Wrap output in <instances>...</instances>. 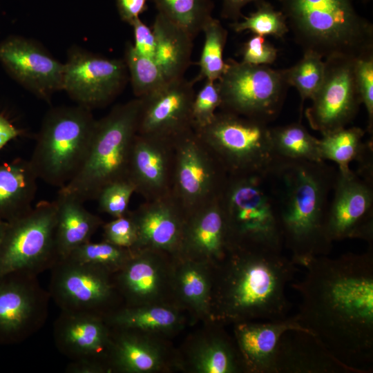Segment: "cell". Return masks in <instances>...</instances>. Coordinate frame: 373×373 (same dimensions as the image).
Segmentation results:
<instances>
[{"mask_svg":"<svg viewBox=\"0 0 373 373\" xmlns=\"http://www.w3.org/2000/svg\"><path fill=\"white\" fill-rule=\"evenodd\" d=\"M221 97L217 82L205 80L204 84L195 93L192 105L193 130L202 128L213 119L220 108Z\"/></svg>","mask_w":373,"mask_h":373,"instance_id":"cell-42","label":"cell"},{"mask_svg":"<svg viewBox=\"0 0 373 373\" xmlns=\"http://www.w3.org/2000/svg\"><path fill=\"white\" fill-rule=\"evenodd\" d=\"M95 122L91 110L77 104L47 112L29 160L38 180L61 189L76 175L87 155Z\"/></svg>","mask_w":373,"mask_h":373,"instance_id":"cell-6","label":"cell"},{"mask_svg":"<svg viewBox=\"0 0 373 373\" xmlns=\"http://www.w3.org/2000/svg\"><path fill=\"white\" fill-rule=\"evenodd\" d=\"M291 286L300 303L298 322L356 373L370 372L373 361V249L323 256L304 266Z\"/></svg>","mask_w":373,"mask_h":373,"instance_id":"cell-1","label":"cell"},{"mask_svg":"<svg viewBox=\"0 0 373 373\" xmlns=\"http://www.w3.org/2000/svg\"><path fill=\"white\" fill-rule=\"evenodd\" d=\"M133 252V249L119 247L105 240L89 241L76 248L66 258L98 266L114 274L126 265Z\"/></svg>","mask_w":373,"mask_h":373,"instance_id":"cell-39","label":"cell"},{"mask_svg":"<svg viewBox=\"0 0 373 373\" xmlns=\"http://www.w3.org/2000/svg\"><path fill=\"white\" fill-rule=\"evenodd\" d=\"M166 254L152 249L134 250L126 265L114 274L117 289L125 306L157 304L168 285L171 271L164 259Z\"/></svg>","mask_w":373,"mask_h":373,"instance_id":"cell-22","label":"cell"},{"mask_svg":"<svg viewBox=\"0 0 373 373\" xmlns=\"http://www.w3.org/2000/svg\"><path fill=\"white\" fill-rule=\"evenodd\" d=\"M6 221L3 220L0 218V242L1 241V239L3 238L6 227Z\"/></svg>","mask_w":373,"mask_h":373,"instance_id":"cell-51","label":"cell"},{"mask_svg":"<svg viewBox=\"0 0 373 373\" xmlns=\"http://www.w3.org/2000/svg\"><path fill=\"white\" fill-rule=\"evenodd\" d=\"M123 59L136 98L151 94L167 82L155 59L140 54L130 42L126 45Z\"/></svg>","mask_w":373,"mask_h":373,"instance_id":"cell-37","label":"cell"},{"mask_svg":"<svg viewBox=\"0 0 373 373\" xmlns=\"http://www.w3.org/2000/svg\"><path fill=\"white\" fill-rule=\"evenodd\" d=\"M289 31L304 51L326 59L373 51V26L352 0H278Z\"/></svg>","mask_w":373,"mask_h":373,"instance_id":"cell-4","label":"cell"},{"mask_svg":"<svg viewBox=\"0 0 373 373\" xmlns=\"http://www.w3.org/2000/svg\"><path fill=\"white\" fill-rule=\"evenodd\" d=\"M278 50L265 37L254 35L242 46V61L254 65H269L277 59Z\"/></svg>","mask_w":373,"mask_h":373,"instance_id":"cell-45","label":"cell"},{"mask_svg":"<svg viewBox=\"0 0 373 373\" xmlns=\"http://www.w3.org/2000/svg\"><path fill=\"white\" fill-rule=\"evenodd\" d=\"M336 171L325 161L279 158L265 175L283 246L296 265L304 267L332 249L325 221Z\"/></svg>","mask_w":373,"mask_h":373,"instance_id":"cell-3","label":"cell"},{"mask_svg":"<svg viewBox=\"0 0 373 373\" xmlns=\"http://www.w3.org/2000/svg\"><path fill=\"white\" fill-rule=\"evenodd\" d=\"M113 328L142 332H169L181 326L182 319L173 308L159 304L122 306L105 318Z\"/></svg>","mask_w":373,"mask_h":373,"instance_id":"cell-31","label":"cell"},{"mask_svg":"<svg viewBox=\"0 0 373 373\" xmlns=\"http://www.w3.org/2000/svg\"><path fill=\"white\" fill-rule=\"evenodd\" d=\"M256 10L242 21L233 22L231 28L236 32L249 30L254 35H272L282 38L289 32L286 18L281 10H276L265 1L256 3Z\"/></svg>","mask_w":373,"mask_h":373,"instance_id":"cell-40","label":"cell"},{"mask_svg":"<svg viewBox=\"0 0 373 373\" xmlns=\"http://www.w3.org/2000/svg\"><path fill=\"white\" fill-rule=\"evenodd\" d=\"M174 165V142L137 133L127 178L145 200L157 199L171 193Z\"/></svg>","mask_w":373,"mask_h":373,"instance_id":"cell-19","label":"cell"},{"mask_svg":"<svg viewBox=\"0 0 373 373\" xmlns=\"http://www.w3.org/2000/svg\"><path fill=\"white\" fill-rule=\"evenodd\" d=\"M0 63L15 81L41 99L48 102L62 90L64 64L31 39L5 38L0 42Z\"/></svg>","mask_w":373,"mask_h":373,"instance_id":"cell-17","label":"cell"},{"mask_svg":"<svg viewBox=\"0 0 373 373\" xmlns=\"http://www.w3.org/2000/svg\"><path fill=\"white\" fill-rule=\"evenodd\" d=\"M21 134L8 118L0 114V150L10 140Z\"/></svg>","mask_w":373,"mask_h":373,"instance_id":"cell-50","label":"cell"},{"mask_svg":"<svg viewBox=\"0 0 373 373\" xmlns=\"http://www.w3.org/2000/svg\"><path fill=\"white\" fill-rule=\"evenodd\" d=\"M65 372L67 373H104L111 372L107 363L95 360L70 361Z\"/></svg>","mask_w":373,"mask_h":373,"instance_id":"cell-48","label":"cell"},{"mask_svg":"<svg viewBox=\"0 0 373 373\" xmlns=\"http://www.w3.org/2000/svg\"><path fill=\"white\" fill-rule=\"evenodd\" d=\"M195 79L184 77L167 82L151 94L140 98L138 134L175 143L193 130L192 105Z\"/></svg>","mask_w":373,"mask_h":373,"instance_id":"cell-18","label":"cell"},{"mask_svg":"<svg viewBox=\"0 0 373 373\" xmlns=\"http://www.w3.org/2000/svg\"><path fill=\"white\" fill-rule=\"evenodd\" d=\"M158 12L185 30L193 39L212 17V0H153Z\"/></svg>","mask_w":373,"mask_h":373,"instance_id":"cell-35","label":"cell"},{"mask_svg":"<svg viewBox=\"0 0 373 373\" xmlns=\"http://www.w3.org/2000/svg\"><path fill=\"white\" fill-rule=\"evenodd\" d=\"M274 364L275 373H356L312 333L296 329L281 336Z\"/></svg>","mask_w":373,"mask_h":373,"instance_id":"cell-25","label":"cell"},{"mask_svg":"<svg viewBox=\"0 0 373 373\" xmlns=\"http://www.w3.org/2000/svg\"><path fill=\"white\" fill-rule=\"evenodd\" d=\"M121 19L129 25L147 8L146 0H115Z\"/></svg>","mask_w":373,"mask_h":373,"instance_id":"cell-47","label":"cell"},{"mask_svg":"<svg viewBox=\"0 0 373 373\" xmlns=\"http://www.w3.org/2000/svg\"><path fill=\"white\" fill-rule=\"evenodd\" d=\"M141 99L114 106L96 119L86 159L76 175L59 191L84 202L94 200L107 184L128 180L130 157L137 134Z\"/></svg>","mask_w":373,"mask_h":373,"instance_id":"cell-5","label":"cell"},{"mask_svg":"<svg viewBox=\"0 0 373 373\" xmlns=\"http://www.w3.org/2000/svg\"><path fill=\"white\" fill-rule=\"evenodd\" d=\"M108 363L111 372L149 373L160 370L164 363L160 346L144 332L113 328Z\"/></svg>","mask_w":373,"mask_h":373,"instance_id":"cell-27","label":"cell"},{"mask_svg":"<svg viewBox=\"0 0 373 373\" xmlns=\"http://www.w3.org/2000/svg\"><path fill=\"white\" fill-rule=\"evenodd\" d=\"M354 73L361 103L365 107L367 131L373 128V51L364 54L355 60Z\"/></svg>","mask_w":373,"mask_h":373,"instance_id":"cell-43","label":"cell"},{"mask_svg":"<svg viewBox=\"0 0 373 373\" xmlns=\"http://www.w3.org/2000/svg\"><path fill=\"white\" fill-rule=\"evenodd\" d=\"M202 32L204 34V42L198 62L200 73L194 79L195 82L201 79L216 82L226 67L223 51L228 32L220 21L213 17L206 22Z\"/></svg>","mask_w":373,"mask_h":373,"instance_id":"cell-36","label":"cell"},{"mask_svg":"<svg viewBox=\"0 0 373 373\" xmlns=\"http://www.w3.org/2000/svg\"><path fill=\"white\" fill-rule=\"evenodd\" d=\"M326 221L332 242L359 239L373 243V187L370 165L356 172L337 170Z\"/></svg>","mask_w":373,"mask_h":373,"instance_id":"cell-14","label":"cell"},{"mask_svg":"<svg viewBox=\"0 0 373 373\" xmlns=\"http://www.w3.org/2000/svg\"><path fill=\"white\" fill-rule=\"evenodd\" d=\"M37 276L24 271L0 276V345L21 343L46 323L50 296Z\"/></svg>","mask_w":373,"mask_h":373,"instance_id":"cell-15","label":"cell"},{"mask_svg":"<svg viewBox=\"0 0 373 373\" xmlns=\"http://www.w3.org/2000/svg\"><path fill=\"white\" fill-rule=\"evenodd\" d=\"M232 249L218 198L186 216L179 254L211 267Z\"/></svg>","mask_w":373,"mask_h":373,"instance_id":"cell-23","label":"cell"},{"mask_svg":"<svg viewBox=\"0 0 373 373\" xmlns=\"http://www.w3.org/2000/svg\"><path fill=\"white\" fill-rule=\"evenodd\" d=\"M216 81L221 97L220 110L265 122L275 119L285 99L287 84L283 69L229 59Z\"/></svg>","mask_w":373,"mask_h":373,"instance_id":"cell-10","label":"cell"},{"mask_svg":"<svg viewBox=\"0 0 373 373\" xmlns=\"http://www.w3.org/2000/svg\"><path fill=\"white\" fill-rule=\"evenodd\" d=\"M134 34V48L141 55L153 58L155 49V36L152 29L138 18L131 23Z\"/></svg>","mask_w":373,"mask_h":373,"instance_id":"cell-46","label":"cell"},{"mask_svg":"<svg viewBox=\"0 0 373 373\" xmlns=\"http://www.w3.org/2000/svg\"><path fill=\"white\" fill-rule=\"evenodd\" d=\"M102 227L104 240L119 247L133 249L137 241V229L130 211L104 223Z\"/></svg>","mask_w":373,"mask_h":373,"instance_id":"cell-44","label":"cell"},{"mask_svg":"<svg viewBox=\"0 0 373 373\" xmlns=\"http://www.w3.org/2000/svg\"><path fill=\"white\" fill-rule=\"evenodd\" d=\"M274 151L287 160L323 162L318 141L300 123L270 128Z\"/></svg>","mask_w":373,"mask_h":373,"instance_id":"cell-34","label":"cell"},{"mask_svg":"<svg viewBox=\"0 0 373 373\" xmlns=\"http://www.w3.org/2000/svg\"><path fill=\"white\" fill-rule=\"evenodd\" d=\"M37 177L28 160L0 164V218L10 221L28 212L37 193Z\"/></svg>","mask_w":373,"mask_h":373,"instance_id":"cell-29","label":"cell"},{"mask_svg":"<svg viewBox=\"0 0 373 373\" xmlns=\"http://www.w3.org/2000/svg\"><path fill=\"white\" fill-rule=\"evenodd\" d=\"M57 205L55 247L58 260L67 258L78 247L90 241L102 220L88 211L84 202L59 191Z\"/></svg>","mask_w":373,"mask_h":373,"instance_id":"cell-26","label":"cell"},{"mask_svg":"<svg viewBox=\"0 0 373 373\" xmlns=\"http://www.w3.org/2000/svg\"><path fill=\"white\" fill-rule=\"evenodd\" d=\"M228 175L195 131L175 142L171 194L186 215L217 199Z\"/></svg>","mask_w":373,"mask_h":373,"instance_id":"cell-12","label":"cell"},{"mask_svg":"<svg viewBox=\"0 0 373 373\" xmlns=\"http://www.w3.org/2000/svg\"><path fill=\"white\" fill-rule=\"evenodd\" d=\"M265 0H222L221 15L223 18L239 21L242 15V9L248 3H258Z\"/></svg>","mask_w":373,"mask_h":373,"instance_id":"cell-49","label":"cell"},{"mask_svg":"<svg viewBox=\"0 0 373 373\" xmlns=\"http://www.w3.org/2000/svg\"><path fill=\"white\" fill-rule=\"evenodd\" d=\"M57 205L41 201L28 212L6 221L0 242V276L13 271L36 276L58 260L55 247Z\"/></svg>","mask_w":373,"mask_h":373,"instance_id":"cell-9","label":"cell"},{"mask_svg":"<svg viewBox=\"0 0 373 373\" xmlns=\"http://www.w3.org/2000/svg\"><path fill=\"white\" fill-rule=\"evenodd\" d=\"M151 29L155 40L153 59L166 81L184 77L191 62L193 38L159 12Z\"/></svg>","mask_w":373,"mask_h":373,"instance_id":"cell-28","label":"cell"},{"mask_svg":"<svg viewBox=\"0 0 373 373\" xmlns=\"http://www.w3.org/2000/svg\"><path fill=\"white\" fill-rule=\"evenodd\" d=\"M173 257L178 265L171 271V287L180 300L194 312L209 316L213 267L182 256Z\"/></svg>","mask_w":373,"mask_h":373,"instance_id":"cell-30","label":"cell"},{"mask_svg":"<svg viewBox=\"0 0 373 373\" xmlns=\"http://www.w3.org/2000/svg\"><path fill=\"white\" fill-rule=\"evenodd\" d=\"M356 59L335 57L325 59L323 83L305 112L311 128L322 135L346 127L362 104L355 78Z\"/></svg>","mask_w":373,"mask_h":373,"instance_id":"cell-16","label":"cell"},{"mask_svg":"<svg viewBox=\"0 0 373 373\" xmlns=\"http://www.w3.org/2000/svg\"><path fill=\"white\" fill-rule=\"evenodd\" d=\"M232 248L283 249L274 199L265 175H230L218 196Z\"/></svg>","mask_w":373,"mask_h":373,"instance_id":"cell-7","label":"cell"},{"mask_svg":"<svg viewBox=\"0 0 373 373\" xmlns=\"http://www.w3.org/2000/svg\"><path fill=\"white\" fill-rule=\"evenodd\" d=\"M48 292L61 311L106 318L120 307L113 274L91 264L58 260L50 269Z\"/></svg>","mask_w":373,"mask_h":373,"instance_id":"cell-11","label":"cell"},{"mask_svg":"<svg viewBox=\"0 0 373 373\" xmlns=\"http://www.w3.org/2000/svg\"><path fill=\"white\" fill-rule=\"evenodd\" d=\"M364 134L365 131L359 127L346 126L323 135L318 141L322 160L336 163L341 172L350 170V163L354 160L363 162L362 164L370 162L365 161L370 145L363 143Z\"/></svg>","mask_w":373,"mask_h":373,"instance_id":"cell-33","label":"cell"},{"mask_svg":"<svg viewBox=\"0 0 373 373\" xmlns=\"http://www.w3.org/2000/svg\"><path fill=\"white\" fill-rule=\"evenodd\" d=\"M192 369L199 373L245 372L238 349L225 334L217 333L204 339L193 350Z\"/></svg>","mask_w":373,"mask_h":373,"instance_id":"cell-32","label":"cell"},{"mask_svg":"<svg viewBox=\"0 0 373 373\" xmlns=\"http://www.w3.org/2000/svg\"><path fill=\"white\" fill-rule=\"evenodd\" d=\"M263 121L220 110L195 132L230 175H266L280 158Z\"/></svg>","mask_w":373,"mask_h":373,"instance_id":"cell-8","label":"cell"},{"mask_svg":"<svg viewBox=\"0 0 373 373\" xmlns=\"http://www.w3.org/2000/svg\"><path fill=\"white\" fill-rule=\"evenodd\" d=\"M297 266L283 249L233 247L213 267L210 318L235 324L287 318L291 303L286 289Z\"/></svg>","mask_w":373,"mask_h":373,"instance_id":"cell-2","label":"cell"},{"mask_svg":"<svg viewBox=\"0 0 373 373\" xmlns=\"http://www.w3.org/2000/svg\"><path fill=\"white\" fill-rule=\"evenodd\" d=\"M64 64L63 88L77 105L90 110L105 107L129 80L123 59L108 58L72 46Z\"/></svg>","mask_w":373,"mask_h":373,"instance_id":"cell-13","label":"cell"},{"mask_svg":"<svg viewBox=\"0 0 373 373\" xmlns=\"http://www.w3.org/2000/svg\"><path fill=\"white\" fill-rule=\"evenodd\" d=\"M113 334L104 317L82 312L61 311L52 329L57 349L70 361L95 360L108 365Z\"/></svg>","mask_w":373,"mask_h":373,"instance_id":"cell-20","label":"cell"},{"mask_svg":"<svg viewBox=\"0 0 373 373\" xmlns=\"http://www.w3.org/2000/svg\"><path fill=\"white\" fill-rule=\"evenodd\" d=\"M130 212L137 229L133 250L152 249L173 257L179 254L186 215L171 193L145 200Z\"/></svg>","mask_w":373,"mask_h":373,"instance_id":"cell-21","label":"cell"},{"mask_svg":"<svg viewBox=\"0 0 373 373\" xmlns=\"http://www.w3.org/2000/svg\"><path fill=\"white\" fill-rule=\"evenodd\" d=\"M135 188L128 180H122L106 185L99 193L97 200L100 211L113 218L126 214Z\"/></svg>","mask_w":373,"mask_h":373,"instance_id":"cell-41","label":"cell"},{"mask_svg":"<svg viewBox=\"0 0 373 373\" xmlns=\"http://www.w3.org/2000/svg\"><path fill=\"white\" fill-rule=\"evenodd\" d=\"M323 58L312 51H304L303 56L294 66L283 69L287 84L298 92L302 102L311 99L321 87L325 75Z\"/></svg>","mask_w":373,"mask_h":373,"instance_id":"cell-38","label":"cell"},{"mask_svg":"<svg viewBox=\"0 0 373 373\" xmlns=\"http://www.w3.org/2000/svg\"><path fill=\"white\" fill-rule=\"evenodd\" d=\"M292 329L308 332L295 316L278 321L235 323V339L245 372L275 373L278 342L284 333Z\"/></svg>","mask_w":373,"mask_h":373,"instance_id":"cell-24","label":"cell"}]
</instances>
